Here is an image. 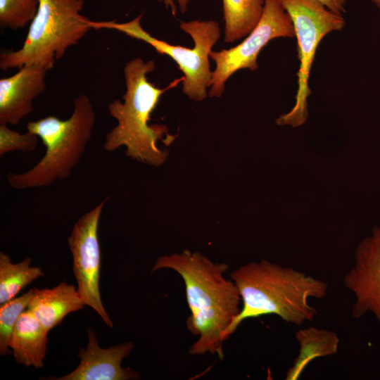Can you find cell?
I'll list each match as a JSON object with an SVG mask.
<instances>
[{
    "label": "cell",
    "instance_id": "obj_21",
    "mask_svg": "<svg viewBox=\"0 0 380 380\" xmlns=\"http://www.w3.org/2000/svg\"><path fill=\"white\" fill-rule=\"evenodd\" d=\"M158 2L163 3L166 8H170L171 12L174 15L177 13V4L182 13H184L188 8L190 0H155Z\"/></svg>",
    "mask_w": 380,
    "mask_h": 380
},
{
    "label": "cell",
    "instance_id": "obj_8",
    "mask_svg": "<svg viewBox=\"0 0 380 380\" xmlns=\"http://www.w3.org/2000/svg\"><path fill=\"white\" fill-rule=\"evenodd\" d=\"M262 17L255 28L236 46L221 51H212L210 58L215 63L209 84L210 97H220L225 82L236 71L258 68L260 51L273 39L295 37L292 20L280 0H264Z\"/></svg>",
    "mask_w": 380,
    "mask_h": 380
},
{
    "label": "cell",
    "instance_id": "obj_5",
    "mask_svg": "<svg viewBox=\"0 0 380 380\" xmlns=\"http://www.w3.org/2000/svg\"><path fill=\"white\" fill-rule=\"evenodd\" d=\"M84 4V0H39L22 46L1 53L0 68L6 71L37 65L52 69L92 29L90 20L81 13Z\"/></svg>",
    "mask_w": 380,
    "mask_h": 380
},
{
    "label": "cell",
    "instance_id": "obj_13",
    "mask_svg": "<svg viewBox=\"0 0 380 380\" xmlns=\"http://www.w3.org/2000/svg\"><path fill=\"white\" fill-rule=\"evenodd\" d=\"M84 305L75 286L62 281L51 289H33L27 309L49 331L67 315L82 310Z\"/></svg>",
    "mask_w": 380,
    "mask_h": 380
},
{
    "label": "cell",
    "instance_id": "obj_2",
    "mask_svg": "<svg viewBox=\"0 0 380 380\" xmlns=\"http://www.w3.org/2000/svg\"><path fill=\"white\" fill-rule=\"evenodd\" d=\"M230 277L239 290L242 307L227 331L228 338L245 319L267 315L298 326L312 322L317 311L309 299H322L329 289L323 280L265 259L239 267Z\"/></svg>",
    "mask_w": 380,
    "mask_h": 380
},
{
    "label": "cell",
    "instance_id": "obj_19",
    "mask_svg": "<svg viewBox=\"0 0 380 380\" xmlns=\"http://www.w3.org/2000/svg\"><path fill=\"white\" fill-rule=\"evenodd\" d=\"M39 6V0H0V25L18 30L31 23Z\"/></svg>",
    "mask_w": 380,
    "mask_h": 380
},
{
    "label": "cell",
    "instance_id": "obj_9",
    "mask_svg": "<svg viewBox=\"0 0 380 380\" xmlns=\"http://www.w3.org/2000/svg\"><path fill=\"white\" fill-rule=\"evenodd\" d=\"M107 199L84 214L74 224L68 243L72 256V271L77 291L84 303L93 308L105 324L113 327L101 298L99 278L101 249L98 228L101 212Z\"/></svg>",
    "mask_w": 380,
    "mask_h": 380
},
{
    "label": "cell",
    "instance_id": "obj_20",
    "mask_svg": "<svg viewBox=\"0 0 380 380\" xmlns=\"http://www.w3.org/2000/svg\"><path fill=\"white\" fill-rule=\"evenodd\" d=\"M39 137L27 131L21 134L10 129L6 125H0V156L12 151H34L38 144Z\"/></svg>",
    "mask_w": 380,
    "mask_h": 380
},
{
    "label": "cell",
    "instance_id": "obj_6",
    "mask_svg": "<svg viewBox=\"0 0 380 380\" xmlns=\"http://www.w3.org/2000/svg\"><path fill=\"white\" fill-rule=\"evenodd\" d=\"M143 14L126 23L89 21L94 30L108 29L120 32L132 38L151 45L158 53L170 57L183 73L182 91L196 101L204 100L208 95L212 79L209 62L213 46L220 37V28L214 20H190L180 22V28L190 35L194 42L193 48L170 44L158 39L144 30L141 25Z\"/></svg>",
    "mask_w": 380,
    "mask_h": 380
},
{
    "label": "cell",
    "instance_id": "obj_14",
    "mask_svg": "<svg viewBox=\"0 0 380 380\" xmlns=\"http://www.w3.org/2000/svg\"><path fill=\"white\" fill-rule=\"evenodd\" d=\"M48 331L26 309L12 333L10 348L15 361L26 367L42 368L46 356Z\"/></svg>",
    "mask_w": 380,
    "mask_h": 380
},
{
    "label": "cell",
    "instance_id": "obj_16",
    "mask_svg": "<svg viewBox=\"0 0 380 380\" xmlns=\"http://www.w3.org/2000/svg\"><path fill=\"white\" fill-rule=\"evenodd\" d=\"M264 0H222L224 42L233 43L246 37L259 23Z\"/></svg>",
    "mask_w": 380,
    "mask_h": 380
},
{
    "label": "cell",
    "instance_id": "obj_22",
    "mask_svg": "<svg viewBox=\"0 0 380 380\" xmlns=\"http://www.w3.org/2000/svg\"><path fill=\"white\" fill-rule=\"evenodd\" d=\"M329 10L343 14L346 12V0H318Z\"/></svg>",
    "mask_w": 380,
    "mask_h": 380
},
{
    "label": "cell",
    "instance_id": "obj_12",
    "mask_svg": "<svg viewBox=\"0 0 380 380\" xmlns=\"http://www.w3.org/2000/svg\"><path fill=\"white\" fill-rule=\"evenodd\" d=\"M47 70L25 65L0 80V125H17L34 110V100L46 88Z\"/></svg>",
    "mask_w": 380,
    "mask_h": 380
},
{
    "label": "cell",
    "instance_id": "obj_1",
    "mask_svg": "<svg viewBox=\"0 0 380 380\" xmlns=\"http://www.w3.org/2000/svg\"><path fill=\"white\" fill-rule=\"evenodd\" d=\"M160 269L174 270L184 281L190 310L186 327L198 336L189 353H210L222 359L227 331L240 313L241 303L236 284L224 277L228 265L214 262L200 252L184 250L158 258L151 272Z\"/></svg>",
    "mask_w": 380,
    "mask_h": 380
},
{
    "label": "cell",
    "instance_id": "obj_15",
    "mask_svg": "<svg viewBox=\"0 0 380 380\" xmlns=\"http://www.w3.org/2000/svg\"><path fill=\"white\" fill-rule=\"evenodd\" d=\"M299 345L298 353L288 369L285 379L297 380L308 365L315 359L335 355L340 339L331 330L309 327L300 329L295 333Z\"/></svg>",
    "mask_w": 380,
    "mask_h": 380
},
{
    "label": "cell",
    "instance_id": "obj_3",
    "mask_svg": "<svg viewBox=\"0 0 380 380\" xmlns=\"http://www.w3.org/2000/svg\"><path fill=\"white\" fill-rule=\"evenodd\" d=\"M156 65L153 60L144 61L141 58L132 59L124 67L126 90L122 102L115 99L108 106L110 115L118 124L110 130L105 139L103 148L113 152L120 146L126 148L125 155L138 162L159 167L168 156L166 150L158 147L157 142L168 134L165 125L148 122L161 96L175 87L183 77L160 89L150 82L147 75L153 72Z\"/></svg>",
    "mask_w": 380,
    "mask_h": 380
},
{
    "label": "cell",
    "instance_id": "obj_7",
    "mask_svg": "<svg viewBox=\"0 0 380 380\" xmlns=\"http://www.w3.org/2000/svg\"><path fill=\"white\" fill-rule=\"evenodd\" d=\"M289 13L297 39L298 90L292 109L279 116L275 122L279 126L297 127L308 117V99L311 94L309 77L317 46L322 39L333 31L341 30L346 21L342 14L327 8L318 0H280Z\"/></svg>",
    "mask_w": 380,
    "mask_h": 380
},
{
    "label": "cell",
    "instance_id": "obj_11",
    "mask_svg": "<svg viewBox=\"0 0 380 380\" xmlns=\"http://www.w3.org/2000/svg\"><path fill=\"white\" fill-rule=\"evenodd\" d=\"M87 348L80 349L78 357L80 362L72 372L60 378H49L58 380H130L139 379L137 372L124 368L121 363L132 350L134 343L127 341L114 345L108 348L99 346L93 329L87 330Z\"/></svg>",
    "mask_w": 380,
    "mask_h": 380
},
{
    "label": "cell",
    "instance_id": "obj_10",
    "mask_svg": "<svg viewBox=\"0 0 380 380\" xmlns=\"http://www.w3.org/2000/svg\"><path fill=\"white\" fill-rule=\"evenodd\" d=\"M353 267L344 275L343 283L355 296L351 315L359 319L372 313L380 324V226L356 248Z\"/></svg>",
    "mask_w": 380,
    "mask_h": 380
},
{
    "label": "cell",
    "instance_id": "obj_18",
    "mask_svg": "<svg viewBox=\"0 0 380 380\" xmlns=\"http://www.w3.org/2000/svg\"><path fill=\"white\" fill-rule=\"evenodd\" d=\"M33 296V289L0 306V354H10L13 331L21 314L27 308Z\"/></svg>",
    "mask_w": 380,
    "mask_h": 380
},
{
    "label": "cell",
    "instance_id": "obj_17",
    "mask_svg": "<svg viewBox=\"0 0 380 380\" xmlns=\"http://www.w3.org/2000/svg\"><path fill=\"white\" fill-rule=\"evenodd\" d=\"M32 258L13 263L8 254L0 253V305L15 298L25 286L44 273L39 267L30 266Z\"/></svg>",
    "mask_w": 380,
    "mask_h": 380
},
{
    "label": "cell",
    "instance_id": "obj_4",
    "mask_svg": "<svg viewBox=\"0 0 380 380\" xmlns=\"http://www.w3.org/2000/svg\"><path fill=\"white\" fill-rule=\"evenodd\" d=\"M95 121V111L86 94L75 99L72 113L67 120L49 115L29 121L27 131L41 139L46 147L45 154L25 172H8L9 186L20 190L49 186L69 177L83 156Z\"/></svg>",
    "mask_w": 380,
    "mask_h": 380
},
{
    "label": "cell",
    "instance_id": "obj_23",
    "mask_svg": "<svg viewBox=\"0 0 380 380\" xmlns=\"http://www.w3.org/2000/svg\"><path fill=\"white\" fill-rule=\"evenodd\" d=\"M373 2L377 7L380 8V0H370Z\"/></svg>",
    "mask_w": 380,
    "mask_h": 380
}]
</instances>
